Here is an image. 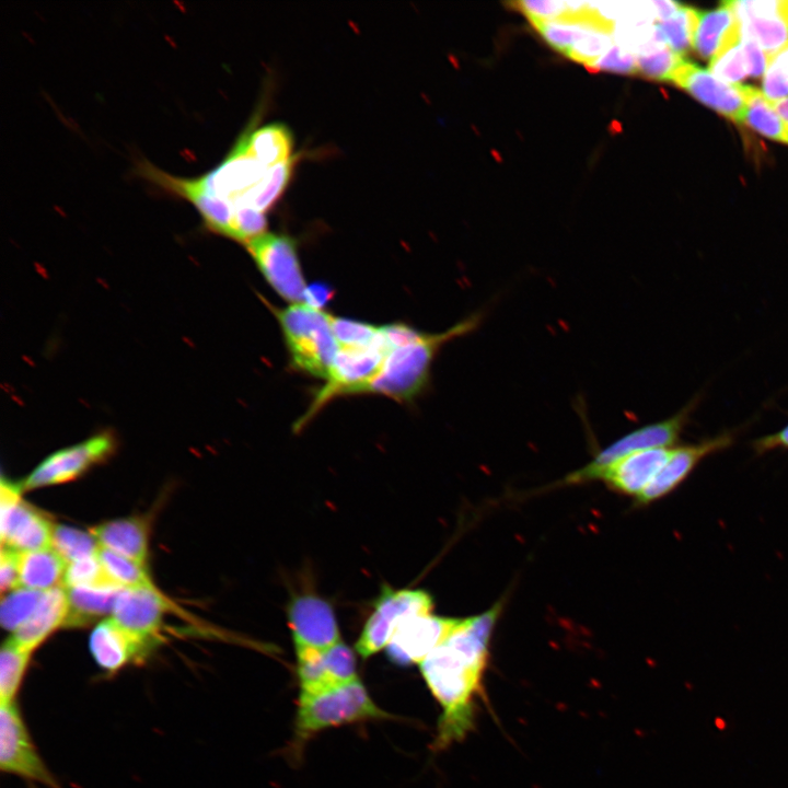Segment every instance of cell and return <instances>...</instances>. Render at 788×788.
I'll use <instances>...</instances> for the list:
<instances>
[{"mask_svg": "<svg viewBox=\"0 0 788 788\" xmlns=\"http://www.w3.org/2000/svg\"><path fill=\"white\" fill-rule=\"evenodd\" d=\"M502 604L462 618L450 637L422 662L420 672L442 708L437 748H444L466 734L473 725L474 704L482 691L489 644Z\"/></svg>", "mask_w": 788, "mask_h": 788, "instance_id": "6da1fadb", "label": "cell"}, {"mask_svg": "<svg viewBox=\"0 0 788 788\" xmlns=\"http://www.w3.org/2000/svg\"><path fill=\"white\" fill-rule=\"evenodd\" d=\"M484 317V311H477L442 333H424L416 341L393 349L381 372L359 394H382L398 402L413 399L427 386L439 350L449 341L476 331Z\"/></svg>", "mask_w": 788, "mask_h": 788, "instance_id": "7a4b0ae2", "label": "cell"}, {"mask_svg": "<svg viewBox=\"0 0 788 788\" xmlns=\"http://www.w3.org/2000/svg\"><path fill=\"white\" fill-rule=\"evenodd\" d=\"M391 717L371 698L359 679L315 694H300L293 746L331 727Z\"/></svg>", "mask_w": 788, "mask_h": 788, "instance_id": "3957f363", "label": "cell"}, {"mask_svg": "<svg viewBox=\"0 0 788 788\" xmlns=\"http://www.w3.org/2000/svg\"><path fill=\"white\" fill-rule=\"evenodd\" d=\"M271 311L279 321L292 364L327 380L339 351L331 314L302 302L286 309L271 306Z\"/></svg>", "mask_w": 788, "mask_h": 788, "instance_id": "277c9868", "label": "cell"}, {"mask_svg": "<svg viewBox=\"0 0 788 788\" xmlns=\"http://www.w3.org/2000/svg\"><path fill=\"white\" fill-rule=\"evenodd\" d=\"M381 327L375 340L366 347L339 349L326 384L317 392L299 427L306 424L326 403L339 395L359 394L382 370L392 351Z\"/></svg>", "mask_w": 788, "mask_h": 788, "instance_id": "5b68a950", "label": "cell"}, {"mask_svg": "<svg viewBox=\"0 0 788 788\" xmlns=\"http://www.w3.org/2000/svg\"><path fill=\"white\" fill-rule=\"evenodd\" d=\"M432 607V599L425 590L384 587L356 642L357 652L368 658L381 651L406 621L430 614Z\"/></svg>", "mask_w": 788, "mask_h": 788, "instance_id": "8992f818", "label": "cell"}, {"mask_svg": "<svg viewBox=\"0 0 788 788\" xmlns=\"http://www.w3.org/2000/svg\"><path fill=\"white\" fill-rule=\"evenodd\" d=\"M691 407L692 405H688L670 418L646 425L624 434L600 450L588 464L568 474L564 483L579 484L600 479L601 474L610 465L627 455L644 450L673 445L687 424Z\"/></svg>", "mask_w": 788, "mask_h": 788, "instance_id": "52a82bcc", "label": "cell"}, {"mask_svg": "<svg viewBox=\"0 0 788 788\" xmlns=\"http://www.w3.org/2000/svg\"><path fill=\"white\" fill-rule=\"evenodd\" d=\"M0 769L47 788H59L39 755L16 702L0 708Z\"/></svg>", "mask_w": 788, "mask_h": 788, "instance_id": "ba28073f", "label": "cell"}, {"mask_svg": "<svg viewBox=\"0 0 788 788\" xmlns=\"http://www.w3.org/2000/svg\"><path fill=\"white\" fill-rule=\"evenodd\" d=\"M257 268L285 300L300 303L306 289L296 241L286 234L264 232L246 244Z\"/></svg>", "mask_w": 788, "mask_h": 788, "instance_id": "9c48e42d", "label": "cell"}, {"mask_svg": "<svg viewBox=\"0 0 788 788\" xmlns=\"http://www.w3.org/2000/svg\"><path fill=\"white\" fill-rule=\"evenodd\" d=\"M114 449V437L105 432L74 445L60 449L35 467L22 483V490L73 480L93 465L105 461L112 455Z\"/></svg>", "mask_w": 788, "mask_h": 788, "instance_id": "30bf717a", "label": "cell"}, {"mask_svg": "<svg viewBox=\"0 0 788 788\" xmlns=\"http://www.w3.org/2000/svg\"><path fill=\"white\" fill-rule=\"evenodd\" d=\"M670 82L727 118L743 123L748 109L743 84L727 83L709 70L686 60L676 68Z\"/></svg>", "mask_w": 788, "mask_h": 788, "instance_id": "8fae6325", "label": "cell"}, {"mask_svg": "<svg viewBox=\"0 0 788 788\" xmlns=\"http://www.w3.org/2000/svg\"><path fill=\"white\" fill-rule=\"evenodd\" d=\"M288 622L296 650L324 651L341 641L334 610L318 595L294 596L288 606Z\"/></svg>", "mask_w": 788, "mask_h": 788, "instance_id": "7c38bea8", "label": "cell"}, {"mask_svg": "<svg viewBox=\"0 0 788 788\" xmlns=\"http://www.w3.org/2000/svg\"><path fill=\"white\" fill-rule=\"evenodd\" d=\"M170 604L153 586L119 590L111 618L136 639L153 647Z\"/></svg>", "mask_w": 788, "mask_h": 788, "instance_id": "4fadbf2b", "label": "cell"}, {"mask_svg": "<svg viewBox=\"0 0 788 788\" xmlns=\"http://www.w3.org/2000/svg\"><path fill=\"white\" fill-rule=\"evenodd\" d=\"M460 618L427 614L406 621L386 647L398 665L419 664L443 644L460 625Z\"/></svg>", "mask_w": 788, "mask_h": 788, "instance_id": "5bb4252c", "label": "cell"}, {"mask_svg": "<svg viewBox=\"0 0 788 788\" xmlns=\"http://www.w3.org/2000/svg\"><path fill=\"white\" fill-rule=\"evenodd\" d=\"M741 37L756 43L769 57L788 43V0L729 1Z\"/></svg>", "mask_w": 788, "mask_h": 788, "instance_id": "9a60e30c", "label": "cell"}, {"mask_svg": "<svg viewBox=\"0 0 788 788\" xmlns=\"http://www.w3.org/2000/svg\"><path fill=\"white\" fill-rule=\"evenodd\" d=\"M731 438L722 434L697 444L673 449L665 465L636 498L637 505H648L670 494L704 457L728 447Z\"/></svg>", "mask_w": 788, "mask_h": 788, "instance_id": "2e32d148", "label": "cell"}, {"mask_svg": "<svg viewBox=\"0 0 788 788\" xmlns=\"http://www.w3.org/2000/svg\"><path fill=\"white\" fill-rule=\"evenodd\" d=\"M151 647L129 635L111 617L96 624L89 640L95 663L106 674H115L131 662L140 661Z\"/></svg>", "mask_w": 788, "mask_h": 788, "instance_id": "e0dca14e", "label": "cell"}, {"mask_svg": "<svg viewBox=\"0 0 788 788\" xmlns=\"http://www.w3.org/2000/svg\"><path fill=\"white\" fill-rule=\"evenodd\" d=\"M54 524L42 511L21 500L0 515L2 546L16 552L51 547Z\"/></svg>", "mask_w": 788, "mask_h": 788, "instance_id": "ac0fdd59", "label": "cell"}, {"mask_svg": "<svg viewBox=\"0 0 788 788\" xmlns=\"http://www.w3.org/2000/svg\"><path fill=\"white\" fill-rule=\"evenodd\" d=\"M670 448H656L627 455L610 465L600 476L610 488L636 498L669 461Z\"/></svg>", "mask_w": 788, "mask_h": 788, "instance_id": "d6986e66", "label": "cell"}, {"mask_svg": "<svg viewBox=\"0 0 788 788\" xmlns=\"http://www.w3.org/2000/svg\"><path fill=\"white\" fill-rule=\"evenodd\" d=\"M68 595L65 587L45 591L30 618L15 630L11 638L22 648L33 652L55 630L65 626L68 615Z\"/></svg>", "mask_w": 788, "mask_h": 788, "instance_id": "ffe728a7", "label": "cell"}, {"mask_svg": "<svg viewBox=\"0 0 788 788\" xmlns=\"http://www.w3.org/2000/svg\"><path fill=\"white\" fill-rule=\"evenodd\" d=\"M101 547L146 566L148 558L149 525L140 517L105 521L90 530Z\"/></svg>", "mask_w": 788, "mask_h": 788, "instance_id": "44dd1931", "label": "cell"}, {"mask_svg": "<svg viewBox=\"0 0 788 788\" xmlns=\"http://www.w3.org/2000/svg\"><path fill=\"white\" fill-rule=\"evenodd\" d=\"M740 23L729 1L710 11L697 10L693 49L711 60L725 47L741 40Z\"/></svg>", "mask_w": 788, "mask_h": 788, "instance_id": "7402d4cb", "label": "cell"}, {"mask_svg": "<svg viewBox=\"0 0 788 788\" xmlns=\"http://www.w3.org/2000/svg\"><path fill=\"white\" fill-rule=\"evenodd\" d=\"M18 553L20 588L48 591L63 587L67 563L54 548Z\"/></svg>", "mask_w": 788, "mask_h": 788, "instance_id": "603a6c76", "label": "cell"}, {"mask_svg": "<svg viewBox=\"0 0 788 788\" xmlns=\"http://www.w3.org/2000/svg\"><path fill=\"white\" fill-rule=\"evenodd\" d=\"M245 149L267 166L288 161L292 157L293 136L282 123H269L245 130L237 139Z\"/></svg>", "mask_w": 788, "mask_h": 788, "instance_id": "cb8c5ba5", "label": "cell"}, {"mask_svg": "<svg viewBox=\"0 0 788 788\" xmlns=\"http://www.w3.org/2000/svg\"><path fill=\"white\" fill-rule=\"evenodd\" d=\"M120 589L123 588H66L69 607L63 628L84 627L113 613Z\"/></svg>", "mask_w": 788, "mask_h": 788, "instance_id": "d4e9b609", "label": "cell"}, {"mask_svg": "<svg viewBox=\"0 0 788 788\" xmlns=\"http://www.w3.org/2000/svg\"><path fill=\"white\" fill-rule=\"evenodd\" d=\"M748 109L743 124L758 134L788 144V125L780 118L762 91L743 84Z\"/></svg>", "mask_w": 788, "mask_h": 788, "instance_id": "484cf974", "label": "cell"}, {"mask_svg": "<svg viewBox=\"0 0 788 788\" xmlns=\"http://www.w3.org/2000/svg\"><path fill=\"white\" fill-rule=\"evenodd\" d=\"M31 656V651L19 646L11 637L2 644L0 652L1 705L16 702Z\"/></svg>", "mask_w": 788, "mask_h": 788, "instance_id": "4316f807", "label": "cell"}, {"mask_svg": "<svg viewBox=\"0 0 788 788\" xmlns=\"http://www.w3.org/2000/svg\"><path fill=\"white\" fill-rule=\"evenodd\" d=\"M100 547L97 540L91 532L88 533L67 525L54 526L51 548L67 564L96 556Z\"/></svg>", "mask_w": 788, "mask_h": 788, "instance_id": "83f0119b", "label": "cell"}, {"mask_svg": "<svg viewBox=\"0 0 788 788\" xmlns=\"http://www.w3.org/2000/svg\"><path fill=\"white\" fill-rule=\"evenodd\" d=\"M99 558L109 579L120 588L153 586L146 566L100 547Z\"/></svg>", "mask_w": 788, "mask_h": 788, "instance_id": "f1b7e54d", "label": "cell"}, {"mask_svg": "<svg viewBox=\"0 0 788 788\" xmlns=\"http://www.w3.org/2000/svg\"><path fill=\"white\" fill-rule=\"evenodd\" d=\"M45 591L18 588L2 596L0 621L4 629L14 633L36 610Z\"/></svg>", "mask_w": 788, "mask_h": 788, "instance_id": "f546056e", "label": "cell"}, {"mask_svg": "<svg viewBox=\"0 0 788 788\" xmlns=\"http://www.w3.org/2000/svg\"><path fill=\"white\" fill-rule=\"evenodd\" d=\"M667 46L683 56L694 44L697 25V10L682 4L679 12L668 21L657 24Z\"/></svg>", "mask_w": 788, "mask_h": 788, "instance_id": "4dcf8cb0", "label": "cell"}, {"mask_svg": "<svg viewBox=\"0 0 788 788\" xmlns=\"http://www.w3.org/2000/svg\"><path fill=\"white\" fill-rule=\"evenodd\" d=\"M612 28L593 22L587 32L569 48L566 56L573 61L590 66L603 56L613 45Z\"/></svg>", "mask_w": 788, "mask_h": 788, "instance_id": "1f68e13d", "label": "cell"}, {"mask_svg": "<svg viewBox=\"0 0 788 788\" xmlns=\"http://www.w3.org/2000/svg\"><path fill=\"white\" fill-rule=\"evenodd\" d=\"M593 22L595 21L557 20L537 22L532 25L553 49L566 55Z\"/></svg>", "mask_w": 788, "mask_h": 788, "instance_id": "d6a6232c", "label": "cell"}, {"mask_svg": "<svg viewBox=\"0 0 788 788\" xmlns=\"http://www.w3.org/2000/svg\"><path fill=\"white\" fill-rule=\"evenodd\" d=\"M709 71L730 84H739L750 77L746 55L742 38L721 49L710 61Z\"/></svg>", "mask_w": 788, "mask_h": 788, "instance_id": "836d02e7", "label": "cell"}, {"mask_svg": "<svg viewBox=\"0 0 788 788\" xmlns=\"http://www.w3.org/2000/svg\"><path fill=\"white\" fill-rule=\"evenodd\" d=\"M65 588H100V587H118L107 576L99 554L93 557L67 564L65 577Z\"/></svg>", "mask_w": 788, "mask_h": 788, "instance_id": "e575fe53", "label": "cell"}, {"mask_svg": "<svg viewBox=\"0 0 788 788\" xmlns=\"http://www.w3.org/2000/svg\"><path fill=\"white\" fill-rule=\"evenodd\" d=\"M637 73L653 80L670 81L673 72L684 61L683 56L669 46L636 56Z\"/></svg>", "mask_w": 788, "mask_h": 788, "instance_id": "d590c367", "label": "cell"}, {"mask_svg": "<svg viewBox=\"0 0 788 788\" xmlns=\"http://www.w3.org/2000/svg\"><path fill=\"white\" fill-rule=\"evenodd\" d=\"M334 337L341 348H358L371 345L380 333L372 324L331 315Z\"/></svg>", "mask_w": 788, "mask_h": 788, "instance_id": "8d00e7d4", "label": "cell"}, {"mask_svg": "<svg viewBox=\"0 0 788 788\" xmlns=\"http://www.w3.org/2000/svg\"><path fill=\"white\" fill-rule=\"evenodd\" d=\"M762 90L769 101L788 97V43L769 57Z\"/></svg>", "mask_w": 788, "mask_h": 788, "instance_id": "74e56055", "label": "cell"}, {"mask_svg": "<svg viewBox=\"0 0 788 788\" xmlns=\"http://www.w3.org/2000/svg\"><path fill=\"white\" fill-rule=\"evenodd\" d=\"M324 659L335 685L339 686L358 679L355 654L344 642L339 641L324 650Z\"/></svg>", "mask_w": 788, "mask_h": 788, "instance_id": "f35d334b", "label": "cell"}, {"mask_svg": "<svg viewBox=\"0 0 788 788\" xmlns=\"http://www.w3.org/2000/svg\"><path fill=\"white\" fill-rule=\"evenodd\" d=\"M533 23L566 20L568 9L566 1L559 0H522L509 3Z\"/></svg>", "mask_w": 788, "mask_h": 788, "instance_id": "ab89813d", "label": "cell"}, {"mask_svg": "<svg viewBox=\"0 0 788 788\" xmlns=\"http://www.w3.org/2000/svg\"><path fill=\"white\" fill-rule=\"evenodd\" d=\"M587 68L591 71H611L624 74L637 73L636 55L614 44L603 56Z\"/></svg>", "mask_w": 788, "mask_h": 788, "instance_id": "60d3db41", "label": "cell"}, {"mask_svg": "<svg viewBox=\"0 0 788 788\" xmlns=\"http://www.w3.org/2000/svg\"><path fill=\"white\" fill-rule=\"evenodd\" d=\"M0 587L2 592L20 588L19 553L5 546L0 557Z\"/></svg>", "mask_w": 788, "mask_h": 788, "instance_id": "b9f144b4", "label": "cell"}, {"mask_svg": "<svg viewBox=\"0 0 788 788\" xmlns=\"http://www.w3.org/2000/svg\"><path fill=\"white\" fill-rule=\"evenodd\" d=\"M742 44L749 63L750 77L755 79L764 77L769 56L752 40L742 38Z\"/></svg>", "mask_w": 788, "mask_h": 788, "instance_id": "7bdbcfd3", "label": "cell"}, {"mask_svg": "<svg viewBox=\"0 0 788 788\" xmlns=\"http://www.w3.org/2000/svg\"><path fill=\"white\" fill-rule=\"evenodd\" d=\"M333 298V288L324 282H314L306 287L304 292V303L322 310L328 300Z\"/></svg>", "mask_w": 788, "mask_h": 788, "instance_id": "ee69618b", "label": "cell"}, {"mask_svg": "<svg viewBox=\"0 0 788 788\" xmlns=\"http://www.w3.org/2000/svg\"><path fill=\"white\" fill-rule=\"evenodd\" d=\"M754 448L760 453L777 448L788 449V426L776 433L756 440Z\"/></svg>", "mask_w": 788, "mask_h": 788, "instance_id": "f6af8a7d", "label": "cell"}, {"mask_svg": "<svg viewBox=\"0 0 788 788\" xmlns=\"http://www.w3.org/2000/svg\"><path fill=\"white\" fill-rule=\"evenodd\" d=\"M651 3L653 7L654 15L659 20V22H664L673 18L682 7L681 3L673 1L656 0L651 1Z\"/></svg>", "mask_w": 788, "mask_h": 788, "instance_id": "bcb514c9", "label": "cell"}, {"mask_svg": "<svg viewBox=\"0 0 788 788\" xmlns=\"http://www.w3.org/2000/svg\"><path fill=\"white\" fill-rule=\"evenodd\" d=\"M773 108L776 111V113L780 116V118L788 124V97L778 100V101H769Z\"/></svg>", "mask_w": 788, "mask_h": 788, "instance_id": "7dc6e473", "label": "cell"}]
</instances>
